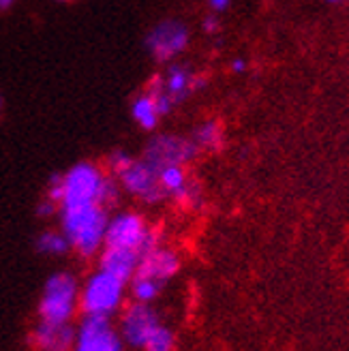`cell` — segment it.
I'll list each match as a JSON object with an SVG mask.
<instances>
[{
	"instance_id": "1",
	"label": "cell",
	"mask_w": 349,
	"mask_h": 351,
	"mask_svg": "<svg viewBox=\"0 0 349 351\" xmlns=\"http://www.w3.org/2000/svg\"><path fill=\"white\" fill-rule=\"evenodd\" d=\"M60 223L62 234L69 238L71 247L84 257H93L106 244L110 217L108 208H103L101 204L60 208Z\"/></svg>"
},
{
	"instance_id": "2",
	"label": "cell",
	"mask_w": 349,
	"mask_h": 351,
	"mask_svg": "<svg viewBox=\"0 0 349 351\" xmlns=\"http://www.w3.org/2000/svg\"><path fill=\"white\" fill-rule=\"evenodd\" d=\"M80 308L77 278L69 272H56L47 278L39 300V319L49 324H69Z\"/></svg>"
},
{
	"instance_id": "3",
	"label": "cell",
	"mask_w": 349,
	"mask_h": 351,
	"mask_svg": "<svg viewBox=\"0 0 349 351\" xmlns=\"http://www.w3.org/2000/svg\"><path fill=\"white\" fill-rule=\"evenodd\" d=\"M125 287L127 283H122L120 278L97 270L80 289V311L84 315L112 317L125 300Z\"/></svg>"
},
{
	"instance_id": "4",
	"label": "cell",
	"mask_w": 349,
	"mask_h": 351,
	"mask_svg": "<svg viewBox=\"0 0 349 351\" xmlns=\"http://www.w3.org/2000/svg\"><path fill=\"white\" fill-rule=\"evenodd\" d=\"M110 249H133L139 255H146L159 247V236L148 230L146 221L135 213H120L108 223L106 244Z\"/></svg>"
},
{
	"instance_id": "5",
	"label": "cell",
	"mask_w": 349,
	"mask_h": 351,
	"mask_svg": "<svg viewBox=\"0 0 349 351\" xmlns=\"http://www.w3.org/2000/svg\"><path fill=\"white\" fill-rule=\"evenodd\" d=\"M106 180L103 171L95 163H77L62 173V199L58 208H77L99 204V191Z\"/></svg>"
},
{
	"instance_id": "6",
	"label": "cell",
	"mask_w": 349,
	"mask_h": 351,
	"mask_svg": "<svg viewBox=\"0 0 349 351\" xmlns=\"http://www.w3.org/2000/svg\"><path fill=\"white\" fill-rule=\"evenodd\" d=\"M195 154H197V144L191 142V139L161 135L154 137L146 146L144 161L150 163L156 171H161L167 165H182L193 159Z\"/></svg>"
},
{
	"instance_id": "7",
	"label": "cell",
	"mask_w": 349,
	"mask_h": 351,
	"mask_svg": "<svg viewBox=\"0 0 349 351\" xmlns=\"http://www.w3.org/2000/svg\"><path fill=\"white\" fill-rule=\"evenodd\" d=\"M186 45H189V28L178 20H165L161 24H156L146 37L148 51L159 62L178 56Z\"/></svg>"
},
{
	"instance_id": "8",
	"label": "cell",
	"mask_w": 349,
	"mask_h": 351,
	"mask_svg": "<svg viewBox=\"0 0 349 351\" xmlns=\"http://www.w3.org/2000/svg\"><path fill=\"white\" fill-rule=\"evenodd\" d=\"M159 317L146 302H131L120 319V337L131 347H142L146 345L148 337L159 328Z\"/></svg>"
},
{
	"instance_id": "9",
	"label": "cell",
	"mask_w": 349,
	"mask_h": 351,
	"mask_svg": "<svg viewBox=\"0 0 349 351\" xmlns=\"http://www.w3.org/2000/svg\"><path fill=\"white\" fill-rule=\"evenodd\" d=\"M118 178H120L122 189L146 204L161 202L165 197V191L161 189V182H159V171L144 159L133 161V165L127 171H122Z\"/></svg>"
},
{
	"instance_id": "10",
	"label": "cell",
	"mask_w": 349,
	"mask_h": 351,
	"mask_svg": "<svg viewBox=\"0 0 349 351\" xmlns=\"http://www.w3.org/2000/svg\"><path fill=\"white\" fill-rule=\"evenodd\" d=\"M77 328L69 324H49L39 322L32 332L34 347L39 351H73Z\"/></svg>"
},
{
	"instance_id": "11",
	"label": "cell",
	"mask_w": 349,
	"mask_h": 351,
	"mask_svg": "<svg viewBox=\"0 0 349 351\" xmlns=\"http://www.w3.org/2000/svg\"><path fill=\"white\" fill-rule=\"evenodd\" d=\"M178 268H180V259L176 253L163 247H156L150 253L142 255L135 276H146L159 280V283H165L167 278H171L178 272Z\"/></svg>"
},
{
	"instance_id": "12",
	"label": "cell",
	"mask_w": 349,
	"mask_h": 351,
	"mask_svg": "<svg viewBox=\"0 0 349 351\" xmlns=\"http://www.w3.org/2000/svg\"><path fill=\"white\" fill-rule=\"evenodd\" d=\"M139 259H142V255L133 249H110V247H106L99 257V270L120 278L122 283H131L135 272H137Z\"/></svg>"
},
{
	"instance_id": "13",
	"label": "cell",
	"mask_w": 349,
	"mask_h": 351,
	"mask_svg": "<svg viewBox=\"0 0 349 351\" xmlns=\"http://www.w3.org/2000/svg\"><path fill=\"white\" fill-rule=\"evenodd\" d=\"M112 332L110 317H99V315H84L77 328L73 351H103L106 341Z\"/></svg>"
},
{
	"instance_id": "14",
	"label": "cell",
	"mask_w": 349,
	"mask_h": 351,
	"mask_svg": "<svg viewBox=\"0 0 349 351\" xmlns=\"http://www.w3.org/2000/svg\"><path fill=\"white\" fill-rule=\"evenodd\" d=\"M131 114H133V118H135L137 125L142 127V129H146V131H152L156 125H159V118H161L159 110H156L154 99H152L148 93L139 95V97L133 101V105H131Z\"/></svg>"
},
{
	"instance_id": "15",
	"label": "cell",
	"mask_w": 349,
	"mask_h": 351,
	"mask_svg": "<svg viewBox=\"0 0 349 351\" xmlns=\"http://www.w3.org/2000/svg\"><path fill=\"white\" fill-rule=\"evenodd\" d=\"M191 77H193V73H189L184 66L171 64L167 69V75L163 80H165V90L169 93L173 103H180L182 99L189 97V93H191Z\"/></svg>"
},
{
	"instance_id": "16",
	"label": "cell",
	"mask_w": 349,
	"mask_h": 351,
	"mask_svg": "<svg viewBox=\"0 0 349 351\" xmlns=\"http://www.w3.org/2000/svg\"><path fill=\"white\" fill-rule=\"evenodd\" d=\"M73 247L69 238L60 232H43L39 238H37V251L43 253V255H51V257H58V255H64L69 253Z\"/></svg>"
},
{
	"instance_id": "17",
	"label": "cell",
	"mask_w": 349,
	"mask_h": 351,
	"mask_svg": "<svg viewBox=\"0 0 349 351\" xmlns=\"http://www.w3.org/2000/svg\"><path fill=\"white\" fill-rule=\"evenodd\" d=\"M159 182H161V189L165 191V195L176 197L186 186L189 180H186V173H184L182 165H167L159 171Z\"/></svg>"
},
{
	"instance_id": "18",
	"label": "cell",
	"mask_w": 349,
	"mask_h": 351,
	"mask_svg": "<svg viewBox=\"0 0 349 351\" xmlns=\"http://www.w3.org/2000/svg\"><path fill=\"white\" fill-rule=\"evenodd\" d=\"M161 285L163 283H159V280H154V278L133 276V280H131V295H133V300L135 302H146V304H150L154 298L159 295Z\"/></svg>"
},
{
	"instance_id": "19",
	"label": "cell",
	"mask_w": 349,
	"mask_h": 351,
	"mask_svg": "<svg viewBox=\"0 0 349 351\" xmlns=\"http://www.w3.org/2000/svg\"><path fill=\"white\" fill-rule=\"evenodd\" d=\"M193 142L197 144V148H206V150H217V148H221L223 131L219 127V122H215V120L204 122V125L195 131Z\"/></svg>"
},
{
	"instance_id": "20",
	"label": "cell",
	"mask_w": 349,
	"mask_h": 351,
	"mask_svg": "<svg viewBox=\"0 0 349 351\" xmlns=\"http://www.w3.org/2000/svg\"><path fill=\"white\" fill-rule=\"evenodd\" d=\"M171 349H173V335L165 326L156 328L144 345V351H171Z\"/></svg>"
},
{
	"instance_id": "21",
	"label": "cell",
	"mask_w": 349,
	"mask_h": 351,
	"mask_svg": "<svg viewBox=\"0 0 349 351\" xmlns=\"http://www.w3.org/2000/svg\"><path fill=\"white\" fill-rule=\"evenodd\" d=\"M118 195H120V189H118L116 180H112L106 176V180H103L101 191H99V204L103 208H110L118 202Z\"/></svg>"
},
{
	"instance_id": "22",
	"label": "cell",
	"mask_w": 349,
	"mask_h": 351,
	"mask_svg": "<svg viewBox=\"0 0 349 351\" xmlns=\"http://www.w3.org/2000/svg\"><path fill=\"white\" fill-rule=\"evenodd\" d=\"M133 161H135V159H131V156H129L127 152L116 150V152H112V154H110V159H108V167H110V171H112V173L120 176L122 171H127V169L133 165Z\"/></svg>"
},
{
	"instance_id": "23",
	"label": "cell",
	"mask_w": 349,
	"mask_h": 351,
	"mask_svg": "<svg viewBox=\"0 0 349 351\" xmlns=\"http://www.w3.org/2000/svg\"><path fill=\"white\" fill-rule=\"evenodd\" d=\"M122 345H125V341H122V337H118L116 332L112 330L110 337L106 341V347H103V351H122Z\"/></svg>"
},
{
	"instance_id": "24",
	"label": "cell",
	"mask_w": 349,
	"mask_h": 351,
	"mask_svg": "<svg viewBox=\"0 0 349 351\" xmlns=\"http://www.w3.org/2000/svg\"><path fill=\"white\" fill-rule=\"evenodd\" d=\"M56 206H58V204H54L51 199H45V202L37 208V213H39L41 217H49V215H54V213H56Z\"/></svg>"
},
{
	"instance_id": "25",
	"label": "cell",
	"mask_w": 349,
	"mask_h": 351,
	"mask_svg": "<svg viewBox=\"0 0 349 351\" xmlns=\"http://www.w3.org/2000/svg\"><path fill=\"white\" fill-rule=\"evenodd\" d=\"M204 30H206V32H210V34H215V32L219 30V22L215 20V17H206V22H204Z\"/></svg>"
},
{
	"instance_id": "26",
	"label": "cell",
	"mask_w": 349,
	"mask_h": 351,
	"mask_svg": "<svg viewBox=\"0 0 349 351\" xmlns=\"http://www.w3.org/2000/svg\"><path fill=\"white\" fill-rule=\"evenodd\" d=\"M208 3H210V7H213L215 11H225V9L230 7L232 0H208Z\"/></svg>"
},
{
	"instance_id": "27",
	"label": "cell",
	"mask_w": 349,
	"mask_h": 351,
	"mask_svg": "<svg viewBox=\"0 0 349 351\" xmlns=\"http://www.w3.org/2000/svg\"><path fill=\"white\" fill-rule=\"evenodd\" d=\"M244 69H247V62H244L242 58H234V60H232V71H234V73H242Z\"/></svg>"
},
{
	"instance_id": "28",
	"label": "cell",
	"mask_w": 349,
	"mask_h": 351,
	"mask_svg": "<svg viewBox=\"0 0 349 351\" xmlns=\"http://www.w3.org/2000/svg\"><path fill=\"white\" fill-rule=\"evenodd\" d=\"M11 3H13V0H0V9H7V7H11Z\"/></svg>"
},
{
	"instance_id": "29",
	"label": "cell",
	"mask_w": 349,
	"mask_h": 351,
	"mask_svg": "<svg viewBox=\"0 0 349 351\" xmlns=\"http://www.w3.org/2000/svg\"><path fill=\"white\" fill-rule=\"evenodd\" d=\"M0 110H3V97H0Z\"/></svg>"
},
{
	"instance_id": "30",
	"label": "cell",
	"mask_w": 349,
	"mask_h": 351,
	"mask_svg": "<svg viewBox=\"0 0 349 351\" xmlns=\"http://www.w3.org/2000/svg\"><path fill=\"white\" fill-rule=\"evenodd\" d=\"M328 3H341V0H328Z\"/></svg>"
},
{
	"instance_id": "31",
	"label": "cell",
	"mask_w": 349,
	"mask_h": 351,
	"mask_svg": "<svg viewBox=\"0 0 349 351\" xmlns=\"http://www.w3.org/2000/svg\"><path fill=\"white\" fill-rule=\"evenodd\" d=\"M60 3H64V0H60Z\"/></svg>"
}]
</instances>
